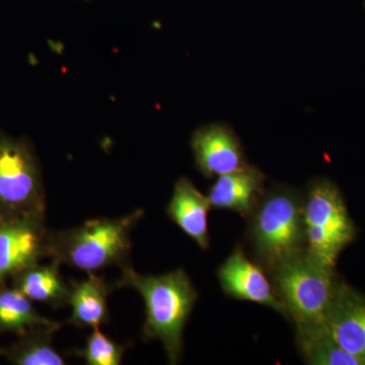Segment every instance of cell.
<instances>
[{
	"instance_id": "obj_13",
	"label": "cell",
	"mask_w": 365,
	"mask_h": 365,
	"mask_svg": "<svg viewBox=\"0 0 365 365\" xmlns=\"http://www.w3.org/2000/svg\"><path fill=\"white\" fill-rule=\"evenodd\" d=\"M71 304L72 314L68 323L81 328H100L109 323L110 313L108 297L113 285L107 284L103 276L88 273L81 281H71Z\"/></svg>"
},
{
	"instance_id": "obj_12",
	"label": "cell",
	"mask_w": 365,
	"mask_h": 365,
	"mask_svg": "<svg viewBox=\"0 0 365 365\" xmlns=\"http://www.w3.org/2000/svg\"><path fill=\"white\" fill-rule=\"evenodd\" d=\"M211 204L188 178L175 184L174 193L167 206V215L202 250L209 248L208 212Z\"/></svg>"
},
{
	"instance_id": "obj_11",
	"label": "cell",
	"mask_w": 365,
	"mask_h": 365,
	"mask_svg": "<svg viewBox=\"0 0 365 365\" xmlns=\"http://www.w3.org/2000/svg\"><path fill=\"white\" fill-rule=\"evenodd\" d=\"M266 177L255 165L217 178L208 192L211 207L250 215L265 194Z\"/></svg>"
},
{
	"instance_id": "obj_2",
	"label": "cell",
	"mask_w": 365,
	"mask_h": 365,
	"mask_svg": "<svg viewBox=\"0 0 365 365\" xmlns=\"http://www.w3.org/2000/svg\"><path fill=\"white\" fill-rule=\"evenodd\" d=\"M143 215V209H137L123 217L98 218L50 232L49 258L86 273L110 266L126 267L130 265L131 230Z\"/></svg>"
},
{
	"instance_id": "obj_8",
	"label": "cell",
	"mask_w": 365,
	"mask_h": 365,
	"mask_svg": "<svg viewBox=\"0 0 365 365\" xmlns=\"http://www.w3.org/2000/svg\"><path fill=\"white\" fill-rule=\"evenodd\" d=\"M197 169L207 178L220 177L248 165L234 129L225 123L199 127L191 138Z\"/></svg>"
},
{
	"instance_id": "obj_1",
	"label": "cell",
	"mask_w": 365,
	"mask_h": 365,
	"mask_svg": "<svg viewBox=\"0 0 365 365\" xmlns=\"http://www.w3.org/2000/svg\"><path fill=\"white\" fill-rule=\"evenodd\" d=\"M115 287L133 288L141 295L145 306L143 339L160 340L170 364H179L182 334L198 297L187 273L177 269L163 275H141L128 265L122 268Z\"/></svg>"
},
{
	"instance_id": "obj_3",
	"label": "cell",
	"mask_w": 365,
	"mask_h": 365,
	"mask_svg": "<svg viewBox=\"0 0 365 365\" xmlns=\"http://www.w3.org/2000/svg\"><path fill=\"white\" fill-rule=\"evenodd\" d=\"M276 295L297 330L326 326L340 281L335 267L302 252L270 271Z\"/></svg>"
},
{
	"instance_id": "obj_14",
	"label": "cell",
	"mask_w": 365,
	"mask_h": 365,
	"mask_svg": "<svg viewBox=\"0 0 365 365\" xmlns=\"http://www.w3.org/2000/svg\"><path fill=\"white\" fill-rule=\"evenodd\" d=\"M60 265L52 261L50 265L39 264L26 268L13 276L14 287L31 300L44 302L54 309L68 304L71 283L67 284L59 270Z\"/></svg>"
},
{
	"instance_id": "obj_16",
	"label": "cell",
	"mask_w": 365,
	"mask_h": 365,
	"mask_svg": "<svg viewBox=\"0 0 365 365\" xmlns=\"http://www.w3.org/2000/svg\"><path fill=\"white\" fill-rule=\"evenodd\" d=\"M297 345L312 365H365V360L341 347L326 326L297 330Z\"/></svg>"
},
{
	"instance_id": "obj_18",
	"label": "cell",
	"mask_w": 365,
	"mask_h": 365,
	"mask_svg": "<svg viewBox=\"0 0 365 365\" xmlns=\"http://www.w3.org/2000/svg\"><path fill=\"white\" fill-rule=\"evenodd\" d=\"M93 329V333L86 339L85 348L76 350L74 354L85 359L88 365H119L126 351V346L119 344L98 330Z\"/></svg>"
},
{
	"instance_id": "obj_5",
	"label": "cell",
	"mask_w": 365,
	"mask_h": 365,
	"mask_svg": "<svg viewBox=\"0 0 365 365\" xmlns=\"http://www.w3.org/2000/svg\"><path fill=\"white\" fill-rule=\"evenodd\" d=\"M304 218L307 253L335 267L341 252L355 237L339 188L329 180H314L304 199Z\"/></svg>"
},
{
	"instance_id": "obj_9",
	"label": "cell",
	"mask_w": 365,
	"mask_h": 365,
	"mask_svg": "<svg viewBox=\"0 0 365 365\" xmlns=\"http://www.w3.org/2000/svg\"><path fill=\"white\" fill-rule=\"evenodd\" d=\"M217 276L223 292L228 297L270 307L288 319L272 283L260 266L250 261L239 247L218 268Z\"/></svg>"
},
{
	"instance_id": "obj_10",
	"label": "cell",
	"mask_w": 365,
	"mask_h": 365,
	"mask_svg": "<svg viewBox=\"0 0 365 365\" xmlns=\"http://www.w3.org/2000/svg\"><path fill=\"white\" fill-rule=\"evenodd\" d=\"M326 328L333 339L348 352L365 360V297L340 283Z\"/></svg>"
},
{
	"instance_id": "obj_4",
	"label": "cell",
	"mask_w": 365,
	"mask_h": 365,
	"mask_svg": "<svg viewBox=\"0 0 365 365\" xmlns=\"http://www.w3.org/2000/svg\"><path fill=\"white\" fill-rule=\"evenodd\" d=\"M250 216L252 246L269 271L306 251L304 199L299 192L275 187L265 192Z\"/></svg>"
},
{
	"instance_id": "obj_15",
	"label": "cell",
	"mask_w": 365,
	"mask_h": 365,
	"mask_svg": "<svg viewBox=\"0 0 365 365\" xmlns=\"http://www.w3.org/2000/svg\"><path fill=\"white\" fill-rule=\"evenodd\" d=\"M62 324L53 322L30 329L21 339L4 352L6 359L18 365H63L66 359L52 344L53 334Z\"/></svg>"
},
{
	"instance_id": "obj_7",
	"label": "cell",
	"mask_w": 365,
	"mask_h": 365,
	"mask_svg": "<svg viewBox=\"0 0 365 365\" xmlns=\"http://www.w3.org/2000/svg\"><path fill=\"white\" fill-rule=\"evenodd\" d=\"M46 217L30 216L0 222V287L9 277L50 257Z\"/></svg>"
},
{
	"instance_id": "obj_17",
	"label": "cell",
	"mask_w": 365,
	"mask_h": 365,
	"mask_svg": "<svg viewBox=\"0 0 365 365\" xmlns=\"http://www.w3.org/2000/svg\"><path fill=\"white\" fill-rule=\"evenodd\" d=\"M51 323L38 314L31 299L18 288L0 287V334L13 332L21 336L30 329Z\"/></svg>"
},
{
	"instance_id": "obj_6",
	"label": "cell",
	"mask_w": 365,
	"mask_h": 365,
	"mask_svg": "<svg viewBox=\"0 0 365 365\" xmlns=\"http://www.w3.org/2000/svg\"><path fill=\"white\" fill-rule=\"evenodd\" d=\"M46 217L39 162L30 144L0 132V222Z\"/></svg>"
}]
</instances>
